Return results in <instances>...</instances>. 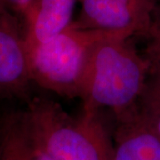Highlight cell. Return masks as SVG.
Here are the masks:
<instances>
[{
	"instance_id": "6da1fadb",
	"label": "cell",
	"mask_w": 160,
	"mask_h": 160,
	"mask_svg": "<svg viewBox=\"0 0 160 160\" xmlns=\"http://www.w3.org/2000/svg\"><path fill=\"white\" fill-rule=\"evenodd\" d=\"M149 77V66L122 34L98 41L92 48L81 82L83 109H111L117 120L137 109Z\"/></svg>"
},
{
	"instance_id": "277c9868",
	"label": "cell",
	"mask_w": 160,
	"mask_h": 160,
	"mask_svg": "<svg viewBox=\"0 0 160 160\" xmlns=\"http://www.w3.org/2000/svg\"><path fill=\"white\" fill-rule=\"evenodd\" d=\"M33 83L20 18L0 12V93L22 95Z\"/></svg>"
},
{
	"instance_id": "8992f818",
	"label": "cell",
	"mask_w": 160,
	"mask_h": 160,
	"mask_svg": "<svg viewBox=\"0 0 160 160\" xmlns=\"http://www.w3.org/2000/svg\"><path fill=\"white\" fill-rule=\"evenodd\" d=\"M79 0H32L22 16L28 52L67 29Z\"/></svg>"
},
{
	"instance_id": "5b68a950",
	"label": "cell",
	"mask_w": 160,
	"mask_h": 160,
	"mask_svg": "<svg viewBox=\"0 0 160 160\" xmlns=\"http://www.w3.org/2000/svg\"><path fill=\"white\" fill-rule=\"evenodd\" d=\"M79 3L78 15L71 23L75 29L121 33L130 38L149 34L152 19L119 0H79Z\"/></svg>"
},
{
	"instance_id": "30bf717a",
	"label": "cell",
	"mask_w": 160,
	"mask_h": 160,
	"mask_svg": "<svg viewBox=\"0 0 160 160\" xmlns=\"http://www.w3.org/2000/svg\"><path fill=\"white\" fill-rule=\"evenodd\" d=\"M147 38L149 41L144 57L149 63V75L160 74V5L155 11Z\"/></svg>"
},
{
	"instance_id": "4fadbf2b",
	"label": "cell",
	"mask_w": 160,
	"mask_h": 160,
	"mask_svg": "<svg viewBox=\"0 0 160 160\" xmlns=\"http://www.w3.org/2000/svg\"><path fill=\"white\" fill-rule=\"evenodd\" d=\"M32 141H33V139H32ZM33 146H34L35 160H55L54 158H52L50 155L47 154L46 151L41 147H39L38 144H36L34 141H33Z\"/></svg>"
},
{
	"instance_id": "7c38bea8",
	"label": "cell",
	"mask_w": 160,
	"mask_h": 160,
	"mask_svg": "<svg viewBox=\"0 0 160 160\" xmlns=\"http://www.w3.org/2000/svg\"><path fill=\"white\" fill-rule=\"evenodd\" d=\"M32 0H0V12H9L20 19Z\"/></svg>"
},
{
	"instance_id": "ba28073f",
	"label": "cell",
	"mask_w": 160,
	"mask_h": 160,
	"mask_svg": "<svg viewBox=\"0 0 160 160\" xmlns=\"http://www.w3.org/2000/svg\"><path fill=\"white\" fill-rule=\"evenodd\" d=\"M0 160H35L26 111L12 112L0 121Z\"/></svg>"
},
{
	"instance_id": "52a82bcc",
	"label": "cell",
	"mask_w": 160,
	"mask_h": 160,
	"mask_svg": "<svg viewBox=\"0 0 160 160\" xmlns=\"http://www.w3.org/2000/svg\"><path fill=\"white\" fill-rule=\"evenodd\" d=\"M117 122L112 160H160V138L144 124L137 109Z\"/></svg>"
},
{
	"instance_id": "3957f363",
	"label": "cell",
	"mask_w": 160,
	"mask_h": 160,
	"mask_svg": "<svg viewBox=\"0 0 160 160\" xmlns=\"http://www.w3.org/2000/svg\"><path fill=\"white\" fill-rule=\"evenodd\" d=\"M114 34L121 33L82 30L70 25L29 50L32 82L62 97L78 98L92 48L98 41Z\"/></svg>"
},
{
	"instance_id": "8fae6325",
	"label": "cell",
	"mask_w": 160,
	"mask_h": 160,
	"mask_svg": "<svg viewBox=\"0 0 160 160\" xmlns=\"http://www.w3.org/2000/svg\"><path fill=\"white\" fill-rule=\"evenodd\" d=\"M132 10L149 19H153L159 0H119Z\"/></svg>"
},
{
	"instance_id": "7a4b0ae2",
	"label": "cell",
	"mask_w": 160,
	"mask_h": 160,
	"mask_svg": "<svg viewBox=\"0 0 160 160\" xmlns=\"http://www.w3.org/2000/svg\"><path fill=\"white\" fill-rule=\"evenodd\" d=\"M26 115L34 142L55 160H112L114 143L100 111L73 116L51 99L35 97Z\"/></svg>"
},
{
	"instance_id": "9c48e42d",
	"label": "cell",
	"mask_w": 160,
	"mask_h": 160,
	"mask_svg": "<svg viewBox=\"0 0 160 160\" xmlns=\"http://www.w3.org/2000/svg\"><path fill=\"white\" fill-rule=\"evenodd\" d=\"M137 112L144 124L160 138V74L149 75Z\"/></svg>"
}]
</instances>
